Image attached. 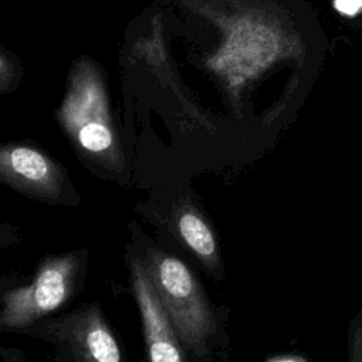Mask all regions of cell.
<instances>
[{
  "label": "cell",
  "mask_w": 362,
  "mask_h": 362,
  "mask_svg": "<svg viewBox=\"0 0 362 362\" xmlns=\"http://www.w3.org/2000/svg\"><path fill=\"white\" fill-rule=\"evenodd\" d=\"M141 262L184 348L198 358L208 356L219 322L199 280L184 262L156 246Z\"/></svg>",
  "instance_id": "1"
},
{
  "label": "cell",
  "mask_w": 362,
  "mask_h": 362,
  "mask_svg": "<svg viewBox=\"0 0 362 362\" xmlns=\"http://www.w3.org/2000/svg\"><path fill=\"white\" fill-rule=\"evenodd\" d=\"M223 51L230 62V86L238 92L279 61L300 55L303 45L272 8L249 7L229 24Z\"/></svg>",
  "instance_id": "2"
},
{
  "label": "cell",
  "mask_w": 362,
  "mask_h": 362,
  "mask_svg": "<svg viewBox=\"0 0 362 362\" xmlns=\"http://www.w3.org/2000/svg\"><path fill=\"white\" fill-rule=\"evenodd\" d=\"M82 259L79 253L45 257L27 286L3 294L0 329H23L64 305L75 293Z\"/></svg>",
  "instance_id": "3"
},
{
  "label": "cell",
  "mask_w": 362,
  "mask_h": 362,
  "mask_svg": "<svg viewBox=\"0 0 362 362\" xmlns=\"http://www.w3.org/2000/svg\"><path fill=\"white\" fill-rule=\"evenodd\" d=\"M129 269L143 325L147 362H188L185 348L157 297L141 259L132 256Z\"/></svg>",
  "instance_id": "4"
},
{
  "label": "cell",
  "mask_w": 362,
  "mask_h": 362,
  "mask_svg": "<svg viewBox=\"0 0 362 362\" xmlns=\"http://www.w3.org/2000/svg\"><path fill=\"white\" fill-rule=\"evenodd\" d=\"M75 362H122L120 348L98 304H89L47 325Z\"/></svg>",
  "instance_id": "5"
},
{
  "label": "cell",
  "mask_w": 362,
  "mask_h": 362,
  "mask_svg": "<svg viewBox=\"0 0 362 362\" xmlns=\"http://www.w3.org/2000/svg\"><path fill=\"white\" fill-rule=\"evenodd\" d=\"M0 181L37 199L61 201L64 171L44 153L25 146L0 144Z\"/></svg>",
  "instance_id": "6"
},
{
  "label": "cell",
  "mask_w": 362,
  "mask_h": 362,
  "mask_svg": "<svg viewBox=\"0 0 362 362\" xmlns=\"http://www.w3.org/2000/svg\"><path fill=\"white\" fill-rule=\"evenodd\" d=\"M64 122L72 137L88 153H107L115 146L109 126L106 96L98 82H82L72 86L64 106Z\"/></svg>",
  "instance_id": "7"
},
{
  "label": "cell",
  "mask_w": 362,
  "mask_h": 362,
  "mask_svg": "<svg viewBox=\"0 0 362 362\" xmlns=\"http://www.w3.org/2000/svg\"><path fill=\"white\" fill-rule=\"evenodd\" d=\"M175 226L182 243L199 260L202 267L215 280H222L223 263L216 236L204 216L192 208H184L177 218Z\"/></svg>",
  "instance_id": "8"
},
{
  "label": "cell",
  "mask_w": 362,
  "mask_h": 362,
  "mask_svg": "<svg viewBox=\"0 0 362 362\" xmlns=\"http://www.w3.org/2000/svg\"><path fill=\"white\" fill-rule=\"evenodd\" d=\"M345 362H362V305L348 327Z\"/></svg>",
  "instance_id": "9"
},
{
  "label": "cell",
  "mask_w": 362,
  "mask_h": 362,
  "mask_svg": "<svg viewBox=\"0 0 362 362\" xmlns=\"http://www.w3.org/2000/svg\"><path fill=\"white\" fill-rule=\"evenodd\" d=\"M334 6L345 16H356L362 13V0H334Z\"/></svg>",
  "instance_id": "10"
},
{
  "label": "cell",
  "mask_w": 362,
  "mask_h": 362,
  "mask_svg": "<svg viewBox=\"0 0 362 362\" xmlns=\"http://www.w3.org/2000/svg\"><path fill=\"white\" fill-rule=\"evenodd\" d=\"M263 362H311L307 356L296 352H284V354H276L269 358H266Z\"/></svg>",
  "instance_id": "11"
},
{
  "label": "cell",
  "mask_w": 362,
  "mask_h": 362,
  "mask_svg": "<svg viewBox=\"0 0 362 362\" xmlns=\"http://www.w3.org/2000/svg\"><path fill=\"white\" fill-rule=\"evenodd\" d=\"M10 75H11V66H10L8 61L0 54V86L6 85Z\"/></svg>",
  "instance_id": "12"
},
{
  "label": "cell",
  "mask_w": 362,
  "mask_h": 362,
  "mask_svg": "<svg viewBox=\"0 0 362 362\" xmlns=\"http://www.w3.org/2000/svg\"><path fill=\"white\" fill-rule=\"evenodd\" d=\"M0 239H1V232H0Z\"/></svg>",
  "instance_id": "13"
}]
</instances>
